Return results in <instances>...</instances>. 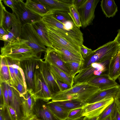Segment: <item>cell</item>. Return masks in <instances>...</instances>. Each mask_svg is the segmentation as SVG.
<instances>
[{"mask_svg": "<svg viewBox=\"0 0 120 120\" xmlns=\"http://www.w3.org/2000/svg\"><path fill=\"white\" fill-rule=\"evenodd\" d=\"M99 89L88 82L78 83L74 84L71 88L64 91H59L52 95L53 101L75 99L86 102Z\"/></svg>", "mask_w": 120, "mask_h": 120, "instance_id": "1", "label": "cell"}, {"mask_svg": "<svg viewBox=\"0 0 120 120\" xmlns=\"http://www.w3.org/2000/svg\"><path fill=\"white\" fill-rule=\"evenodd\" d=\"M1 48L0 56L8 57L20 61L30 58H40L26 40L21 39L4 42Z\"/></svg>", "mask_w": 120, "mask_h": 120, "instance_id": "2", "label": "cell"}, {"mask_svg": "<svg viewBox=\"0 0 120 120\" xmlns=\"http://www.w3.org/2000/svg\"><path fill=\"white\" fill-rule=\"evenodd\" d=\"M42 19L49 29L68 41L79 47L83 45V34L81 31L69 30L49 12L43 16Z\"/></svg>", "mask_w": 120, "mask_h": 120, "instance_id": "3", "label": "cell"}, {"mask_svg": "<svg viewBox=\"0 0 120 120\" xmlns=\"http://www.w3.org/2000/svg\"><path fill=\"white\" fill-rule=\"evenodd\" d=\"M120 50V45L114 40L106 43L93 50L91 54L84 59L81 70L93 63H103L109 62Z\"/></svg>", "mask_w": 120, "mask_h": 120, "instance_id": "4", "label": "cell"}, {"mask_svg": "<svg viewBox=\"0 0 120 120\" xmlns=\"http://www.w3.org/2000/svg\"><path fill=\"white\" fill-rule=\"evenodd\" d=\"M109 62L93 63L82 69L74 77V84L78 83H88L96 76L108 74Z\"/></svg>", "mask_w": 120, "mask_h": 120, "instance_id": "5", "label": "cell"}, {"mask_svg": "<svg viewBox=\"0 0 120 120\" xmlns=\"http://www.w3.org/2000/svg\"><path fill=\"white\" fill-rule=\"evenodd\" d=\"M14 6L11 9L22 26L32 24L42 19V17L34 13L26 7L23 0H14Z\"/></svg>", "mask_w": 120, "mask_h": 120, "instance_id": "6", "label": "cell"}, {"mask_svg": "<svg viewBox=\"0 0 120 120\" xmlns=\"http://www.w3.org/2000/svg\"><path fill=\"white\" fill-rule=\"evenodd\" d=\"M20 38L26 40L40 58L41 53L46 51L47 48L38 36L31 24H27L22 26Z\"/></svg>", "mask_w": 120, "mask_h": 120, "instance_id": "7", "label": "cell"}, {"mask_svg": "<svg viewBox=\"0 0 120 120\" xmlns=\"http://www.w3.org/2000/svg\"><path fill=\"white\" fill-rule=\"evenodd\" d=\"M38 60L34 74L32 93L36 99H41L49 101L51 100L52 95L40 71Z\"/></svg>", "mask_w": 120, "mask_h": 120, "instance_id": "8", "label": "cell"}, {"mask_svg": "<svg viewBox=\"0 0 120 120\" xmlns=\"http://www.w3.org/2000/svg\"><path fill=\"white\" fill-rule=\"evenodd\" d=\"M99 0H86L78 9L83 28L92 25L95 11Z\"/></svg>", "mask_w": 120, "mask_h": 120, "instance_id": "9", "label": "cell"}, {"mask_svg": "<svg viewBox=\"0 0 120 120\" xmlns=\"http://www.w3.org/2000/svg\"><path fill=\"white\" fill-rule=\"evenodd\" d=\"M40 58H30L20 61V66L23 72L27 90L33 92L34 74L38 60Z\"/></svg>", "mask_w": 120, "mask_h": 120, "instance_id": "10", "label": "cell"}, {"mask_svg": "<svg viewBox=\"0 0 120 120\" xmlns=\"http://www.w3.org/2000/svg\"><path fill=\"white\" fill-rule=\"evenodd\" d=\"M48 38L52 44L58 45L79 56L82 58L80 47L63 38L49 29L45 23Z\"/></svg>", "mask_w": 120, "mask_h": 120, "instance_id": "11", "label": "cell"}, {"mask_svg": "<svg viewBox=\"0 0 120 120\" xmlns=\"http://www.w3.org/2000/svg\"><path fill=\"white\" fill-rule=\"evenodd\" d=\"M114 100L111 98L91 104H87L83 107L82 116L90 118L98 116L104 109Z\"/></svg>", "mask_w": 120, "mask_h": 120, "instance_id": "12", "label": "cell"}, {"mask_svg": "<svg viewBox=\"0 0 120 120\" xmlns=\"http://www.w3.org/2000/svg\"><path fill=\"white\" fill-rule=\"evenodd\" d=\"M7 85L9 105L16 111L17 120H21L24 117L22 106L23 96L15 87L10 84Z\"/></svg>", "mask_w": 120, "mask_h": 120, "instance_id": "13", "label": "cell"}, {"mask_svg": "<svg viewBox=\"0 0 120 120\" xmlns=\"http://www.w3.org/2000/svg\"><path fill=\"white\" fill-rule=\"evenodd\" d=\"M47 101L41 99L36 100L33 113L41 120H60L56 117L46 105Z\"/></svg>", "mask_w": 120, "mask_h": 120, "instance_id": "14", "label": "cell"}, {"mask_svg": "<svg viewBox=\"0 0 120 120\" xmlns=\"http://www.w3.org/2000/svg\"><path fill=\"white\" fill-rule=\"evenodd\" d=\"M39 68L52 95L60 91L47 63L40 59L38 60Z\"/></svg>", "mask_w": 120, "mask_h": 120, "instance_id": "15", "label": "cell"}, {"mask_svg": "<svg viewBox=\"0 0 120 120\" xmlns=\"http://www.w3.org/2000/svg\"><path fill=\"white\" fill-rule=\"evenodd\" d=\"M46 7L48 12L59 11L68 12L72 4V0H38Z\"/></svg>", "mask_w": 120, "mask_h": 120, "instance_id": "16", "label": "cell"}, {"mask_svg": "<svg viewBox=\"0 0 120 120\" xmlns=\"http://www.w3.org/2000/svg\"><path fill=\"white\" fill-rule=\"evenodd\" d=\"M44 59L45 61L55 66L64 72L71 75L70 72L66 66L65 62L61 59L56 52L52 48L47 47L45 52Z\"/></svg>", "mask_w": 120, "mask_h": 120, "instance_id": "17", "label": "cell"}, {"mask_svg": "<svg viewBox=\"0 0 120 120\" xmlns=\"http://www.w3.org/2000/svg\"><path fill=\"white\" fill-rule=\"evenodd\" d=\"M19 22L17 18L13 12L12 13L6 10L2 0H0V26H3L7 33L13 25Z\"/></svg>", "mask_w": 120, "mask_h": 120, "instance_id": "18", "label": "cell"}, {"mask_svg": "<svg viewBox=\"0 0 120 120\" xmlns=\"http://www.w3.org/2000/svg\"><path fill=\"white\" fill-rule=\"evenodd\" d=\"M120 88L118 85L104 90H99L88 98L86 102L88 104L99 102L111 98H114Z\"/></svg>", "mask_w": 120, "mask_h": 120, "instance_id": "19", "label": "cell"}, {"mask_svg": "<svg viewBox=\"0 0 120 120\" xmlns=\"http://www.w3.org/2000/svg\"><path fill=\"white\" fill-rule=\"evenodd\" d=\"M88 83L98 88L100 90L106 89L118 85L115 81L111 79L108 74L96 76Z\"/></svg>", "mask_w": 120, "mask_h": 120, "instance_id": "20", "label": "cell"}, {"mask_svg": "<svg viewBox=\"0 0 120 120\" xmlns=\"http://www.w3.org/2000/svg\"><path fill=\"white\" fill-rule=\"evenodd\" d=\"M52 48L56 50L64 62L68 61L80 62L84 60L79 56L58 45L52 44Z\"/></svg>", "mask_w": 120, "mask_h": 120, "instance_id": "21", "label": "cell"}, {"mask_svg": "<svg viewBox=\"0 0 120 120\" xmlns=\"http://www.w3.org/2000/svg\"><path fill=\"white\" fill-rule=\"evenodd\" d=\"M45 62L47 63L55 79L66 83L71 87H72L74 84V77L65 72L55 66Z\"/></svg>", "mask_w": 120, "mask_h": 120, "instance_id": "22", "label": "cell"}, {"mask_svg": "<svg viewBox=\"0 0 120 120\" xmlns=\"http://www.w3.org/2000/svg\"><path fill=\"white\" fill-rule=\"evenodd\" d=\"M31 24L43 44L47 47L52 48V44L48 37L45 28V23L42 19Z\"/></svg>", "mask_w": 120, "mask_h": 120, "instance_id": "23", "label": "cell"}, {"mask_svg": "<svg viewBox=\"0 0 120 120\" xmlns=\"http://www.w3.org/2000/svg\"><path fill=\"white\" fill-rule=\"evenodd\" d=\"M32 92L31 90H27L26 94L23 95L22 106L24 117L33 113V107L36 99Z\"/></svg>", "mask_w": 120, "mask_h": 120, "instance_id": "24", "label": "cell"}, {"mask_svg": "<svg viewBox=\"0 0 120 120\" xmlns=\"http://www.w3.org/2000/svg\"><path fill=\"white\" fill-rule=\"evenodd\" d=\"M120 50L111 59L109 64L108 75L114 81L120 75Z\"/></svg>", "mask_w": 120, "mask_h": 120, "instance_id": "25", "label": "cell"}, {"mask_svg": "<svg viewBox=\"0 0 120 120\" xmlns=\"http://www.w3.org/2000/svg\"><path fill=\"white\" fill-rule=\"evenodd\" d=\"M22 26L19 22L15 23L7 34L1 37L0 40L4 42H9L19 39L22 33Z\"/></svg>", "mask_w": 120, "mask_h": 120, "instance_id": "26", "label": "cell"}, {"mask_svg": "<svg viewBox=\"0 0 120 120\" xmlns=\"http://www.w3.org/2000/svg\"><path fill=\"white\" fill-rule=\"evenodd\" d=\"M25 5L31 11L42 17L49 12L45 6L38 0H27Z\"/></svg>", "mask_w": 120, "mask_h": 120, "instance_id": "27", "label": "cell"}, {"mask_svg": "<svg viewBox=\"0 0 120 120\" xmlns=\"http://www.w3.org/2000/svg\"><path fill=\"white\" fill-rule=\"evenodd\" d=\"M46 105L54 115L60 120L66 119L71 111L63 108L52 101L47 102Z\"/></svg>", "mask_w": 120, "mask_h": 120, "instance_id": "28", "label": "cell"}, {"mask_svg": "<svg viewBox=\"0 0 120 120\" xmlns=\"http://www.w3.org/2000/svg\"><path fill=\"white\" fill-rule=\"evenodd\" d=\"M100 6L106 17H113L118 11L117 7L113 0H102Z\"/></svg>", "mask_w": 120, "mask_h": 120, "instance_id": "29", "label": "cell"}, {"mask_svg": "<svg viewBox=\"0 0 120 120\" xmlns=\"http://www.w3.org/2000/svg\"><path fill=\"white\" fill-rule=\"evenodd\" d=\"M54 102L63 108L70 110L83 108L87 104L86 102L75 99Z\"/></svg>", "mask_w": 120, "mask_h": 120, "instance_id": "30", "label": "cell"}, {"mask_svg": "<svg viewBox=\"0 0 120 120\" xmlns=\"http://www.w3.org/2000/svg\"><path fill=\"white\" fill-rule=\"evenodd\" d=\"M0 82L10 84V71L5 57L0 56Z\"/></svg>", "mask_w": 120, "mask_h": 120, "instance_id": "31", "label": "cell"}, {"mask_svg": "<svg viewBox=\"0 0 120 120\" xmlns=\"http://www.w3.org/2000/svg\"><path fill=\"white\" fill-rule=\"evenodd\" d=\"M84 61L80 62L68 61L65 62L66 66L70 72L71 75L73 77H74L80 71Z\"/></svg>", "mask_w": 120, "mask_h": 120, "instance_id": "32", "label": "cell"}, {"mask_svg": "<svg viewBox=\"0 0 120 120\" xmlns=\"http://www.w3.org/2000/svg\"><path fill=\"white\" fill-rule=\"evenodd\" d=\"M68 13L75 26L80 29L82 26L80 16L77 9L74 5L69 7Z\"/></svg>", "mask_w": 120, "mask_h": 120, "instance_id": "33", "label": "cell"}, {"mask_svg": "<svg viewBox=\"0 0 120 120\" xmlns=\"http://www.w3.org/2000/svg\"><path fill=\"white\" fill-rule=\"evenodd\" d=\"M49 12L55 18L64 24H66L73 21L68 12L59 11Z\"/></svg>", "mask_w": 120, "mask_h": 120, "instance_id": "34", "label": "cell"}, {"mask_svg": "<svg viewBox=\"0 0 120 120\" xmlns=\"http://www.w3.org/2000/svg\"><path fill=\"white\" fill-rule=\"evenodd\" d=\"M116 107V104L114 100L104 109L99 116L98 120H103L110 115H113Z\"/></svg>", "mask_w": 120, "mask_h": 120, "instance_id": "35", "label": "cell"}, {"mask_svg": "<svg viewBox=\"0 0 120 120\" xmlns=\"http://www.w3.org/2000/svg\"><path fill=\"white\" fill-rule=\"evenodd\" d=\"M5 57L9 70L10 77V84L15 87L17 84L18 82L15 75L14 69L12 66L10 58L8 57Z\"/></svg>", "mask_w": 120, "mask_h": 120, "instance_id": "36", "label": "cell"}, {"mask_svg": "<svg viewBox=\"0 0 120 120\" xmlns=\"http://www.w3.org/2000/svg\"><path fill=\"white\" fill-rule=\"evenodd\" d=\"M1 93L3 101V105H9L7 84L0 82V92Z\"/></svg>", "mask_w": 120, "mask_h": 120, "instance_id": "37", "label": "cell"}, {"mask_svg": "<svg viewBox=\"0 0 120 120\" xmlns=\"http://www.w3.org/2000/svg\"><path fill=\"white\" fill-rule=\"evenodd\" d=\"M83 108H79L71 110L69 112L67 118L70 119H77L82 116Z\"/></svg>", "mask_w": 120, "mask_h": 120, "instance_id": "38", "label": "cell"}, {"mask_svg": "<svg viewBox=\"0 0 120 120\" xmlns=\"http://www.w3.org/2000/svg\"><path fill=\"white\" fill-rule=\"evenodd\" d=\"M0 120H11L6 105H0Z\"/></svg>", "mask_w": 120, "mask_h": 120, "instance_id": "39", "label": "cell"}, {"mask_svg": "<svg viewBox=\"0 0 120 120\" xmlns=\"http://www.w3.org/2000/svg\"><path fill=\"white\" fill-rule=\"evenodd\" d=\"M81 54L83 59L84 60L90 56L93 50L83 45L80 46Z\"/></svg>", "mask_w": 120, "mask_h": 120, "instance_id": "40", "label": "cell"}, {"mask_svg": "<svg viewBox=\"0 0 120 120\" xmlns=\"http://www.w3.org/2000/svg\"><path fill=\"white\" fill-rule=\"evenodd\" d=\"M6 106L11 120H17V115L15 110L9 105Z\"/></svg>", "mask_w": 120, "mask_h": 120, "instance_id": "41", "label": "cell"}, {"mask_svg": "<svg viewBox=\"0 0 120 120\" xmlns=\"http://www.w3.org/2000/svg\"><path fill=\"white\" fill-rule=\"evenodd\" d=\"M55 80L59 88L60 91H64L71 88L70 86L66 83L58 80Z\"/></svg>", "mask_w": 120, "mask_h": 120, "instance_id": "42", "label": "cell"}, {"mask_svg": "<svg viewBox=\"0 0 120 120\" xmlns=\"http://www.w3.org/2000/svg\"><path fill=\"white\" fill-rule=\"evenodd\" d=\"M15 87L19 92L21 96L25 94L27 90L24 85L18 82Z\"/></svg>", "mask_w": 120, "mask_h": 120, "instance_id": "43", "label": "cell"}, {"mask_svg": "<svg viewBox=\"0 0 120 120\" xmlns=\"http://www.w3.org/2000/svg\"><path fill=\"white\" fill-rule=\"evenodd\" d=\"M21 120H41L39 119L37 116L33 113L24 117Z\"/></svg>", "mask_w": 120, "mask_h": 120, "instance_id": "44", "label": "cell"}, {"mask_svg": "<svg viewBox=\"0 0 120 120\" xmlns=\"http://www.w3.org/2000/svg\"><path fill=\"white\" fill-rule=\"evenodd\" d=\"M86 0H72L73 4L78 9L86 1Z\"/></svg>", "mask_w": 120, "mask_h": 120, "instance_id": "45", "label": "cell"}, {"mask_svg": "<svg viewBox=\"0 0 120 120\" xmlns=\"http://www.w3.org/2000/svg\"><path fill=\"white\" fill-rule=\"evenodd\" d=\"M114 99L117 108L120 109V88Z\"/></svg>", "mask_w": 120, "mask_h": 120, "instance_id": "46", "label": "cell"}, {"mask_svg": "<svg viewBox=\"0 0 120 120\" xmlns=\"http://www.w3.org/2000/svg\"><path fill=\"white\" fill-rule=\"evenodd\" d=\"M2 1L6 6L12 9L14 8V0H4Z\"/></svg>", "mask_w": 120, "mask_h": 120, "instance_id": "47", "label": "cell"}, {"mask_svg": "<svg viewBox=\"0 0 120 120\" xmlns=\"http://www.w3.org/2000/svg\"><path fill=\"white\" fill-rule=\"evenodd\" d=\"M112 116L115 120H120V113L117 107Z\"/></svg>", "mask_w": 120, "mask_h": 120, "instance_id": "48", "label": "cell"}, {"mask_svg": "<svg viewBox=\"0 0 120 120\" xmlns=\"http://www.w3.org/2000/svg\"><path fill=\"white\" fill-rule=\"evenodd\" d=\"M8 33L3 26H0V37L7 34Z\"/></svg>", "mask_w": 120, "mask_h": 120, "instance_id": "49", "label": "cell"}, {"mask_svg": "<svg viewBox=\"0 0 120 120\" xmlns=\"http://www.w3.org/2000/svg\"><path fill=\"white\" fill-rule=\"evenodd\" d=\"M114 40L119 45H120V29L118 30L117 35Z\"/></svg>", "mask_w": 120, "mask_h": 120, "instance_id": "50", "label": "cell"}, {"mask_svg": "<svg viewBox=\"0 0 120 120\" xmlns=\"http://www.w3.org/2000/svg\"><path fill=\"white\" fill-rule=\"evenodd\" d=\"M99 116L96 117L94 118H90L86 116H84L82 120H98Z\"/></svg>", "mask_w": 120, "mask_h": 120, "instance_id": "51", "label": "cell"}, {"mask_svg": "<svg viewBox=\"0 0 120 120\" xmlns=\"http://www.w3.org/2000/svg\"><path fill=\"white\" fill-rule=\"evenodd\" d=\"M103 120H113L112 115H110Z\"/></svg>", "mask_w": 120, "mask_h": 120, "instance_id": "52", "label": "cell"}, {"mask_svg": "<svg viewBox=\"0 0 120 120\" xmlns=\"http://www.w3.org/2000/svg\"><path fill=\"white\" fill-rule=\"evenodd\" d=\"M84 116H82L80 118L74 119H68L67 118L66 119H65V120H82L84 118Z\"/></svg>", "mask_w": 120, "mask_h": 120, "instance_id": "53", "label": "cell"}, {"mask_svg": "<svg viewBox=\"0 0 120 120\" xmlns=\"http://www.w3.org/2000/svg\"><path fill=\"white\" fill-rule=\"evenodd\" d=\"M118 79H119V82H120V75L118 76Z\"/></svg>", "mask_w": 120, "mask_h": 120, "instance_id": "54", "label": "cell"}, {"mask_svg": "<svg viewBox=\"0 0 120 120\" xmlns=\"http://www.w3.org/2000/svg\"><path fill=\"white\" fill-rule=\"evenodd\" d=\"M117 108V109H118V111H119V112H120V109H119V108Z\"/></svg>", "mask_w": 120, "mask_h": 120, "instance_id": "55", "label": "cell"}, {"mask_svg": "<svg viewBox=\"0 0 120 120\" xmlns=\"http://www.w3.org/2000/svg\"></svg>", "mask_w": 120, "mask_h": 120, "instance_id": "56", "label": "cell"}, {"mask_svg": "<svg viewBox=\"0 0 120 120\" xmlns=\"http://www.w3.org/2000/svg\"><path fill=\"white\" fill-rule=\"evenodd\" d=\"M113 118V120H115L113 118Z\"/></svg>", "mask_w": 120, "mask_h": 120, "instance_id": "57", "label": "cell"}]
</instances>
